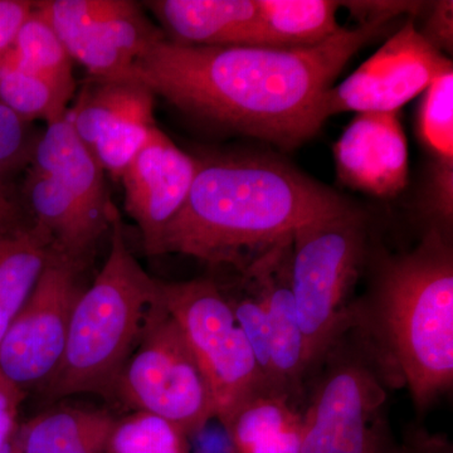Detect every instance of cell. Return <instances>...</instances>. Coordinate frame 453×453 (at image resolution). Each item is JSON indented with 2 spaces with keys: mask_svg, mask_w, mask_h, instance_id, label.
Segmentation results:
<instances>
[{
  "mask_svg": "<svg viewBox=\"0 0 453 453\" xmlns=\"http://www.w3.org/2000/svg\"><path fill=\"white\" fill-rule=\"evenodd\" d=\"M389 23L342 27L303 49L195 46L163 35L134 62L133 77L183 112L294 149L321 129L324 95Z\"/></svg>",
  "mask_w": 453,
  "mask_h": 453,
  "instance_id": "1",
  "label": "cell"
},
{
  "mask_svg": "<svg viewBox=\"0 0 453 453\" xmlns=\"http://www.w3.org/2000/svg\"><path fill=\"white\" fill-rule=\"evenodd\" d=\"M350 208L338 193L275 157L199 160L186 204L164 232L160 256L179 253L241 271L301 226Z\"/></svg>",
  "mask_w": 453,
  "mask_h": 453,
  "instance_id": "2",
  "label": "cell"
},
{
  "mask_svg": "<svg viewBox=\"0 0 453 453\" xmlns=\"http://www.w3.org/2000/svg\"><path fill=\"white\" fill-rule=\"evenodd\" d=\"M372 258L371 286L349 318L392 389L407 388L425 416L453 387L451 237L434 225L411 251Z\"/></svg>",
  "mask_w": 453,
  "mask_h": 453,
  "instance_id": "3",
  "label": "cell"
},
{
  "mask_svg": "<svg viewBox=\"0 0 453 453\" xmlns=\"http://www.w3.org/2000/svg\"><path fill=\"white\" fill-rule=\"evenodd\" d=\"M157 291L159 280L149 276L127 249L120 211H116L109 257L76 301L61 363L44 384L47 398L111 395Z\"/></svg>",
  "mask_w": 453,
  "mask_h": 453,
  "instance_id": "4",
  "label": "cell"
},
{
  "mask_svg": "<svg viewBox=\"0 0 453 453\" xmlns=\"http://www.w3.org/2000/svg\"><path fill=\"white\" fill-rule=\"evenodd\" d=\"M392 389L368 340L349 323L310 375L300 453H384L395 445Z\"/></svg>",
  "mask_w": 453,
  "mask_h": 453,
  "instance_id": "5",
  "label": "cell"
},
{
  "mask_svg": "<svg viewBox=\"0 0 453 453\" xmlns=\"http://www.w3.org/2000/svg\"><path fill=\"white\" fill-rule=\"evenodd\" d=\"M368 256V226L353 207L292 234L291 283L303 334L305 386L349 323L354 288Z\"/></svg>",
  "mask_w": 453,
  "mask_h": 453,
  "instance_id": "6",
  "label": "cell"
},
{
  "mask_svg": "<svg viewBox=\"0 0 453 453\" xmlns=\"http://www.w3.org/2000/svg\"><path fill=\"white\" fill-rule=\"evenodd\" d=\"M159 299L186 338L226 427L244 402L268 388L225 292L211 279L159 281Z\"/></svg>",
  "mask_w": 453,
  "mask_h": 453,
  "instance_id": "7",
  "label": "cell"
},
{
  "mask_svg": "<svg viewBox=\"0 0 453 453\" xmlns=\"http://www.w3.org/2000/svg\"><path fill=\"white\" fill-rule=\"evenodd\" d=\"M136 344L113 389L124 403L173 423L188 437L216 418L207 381L159 291Z\"/></svg>",
  "mask_w": 453,
  "mask_h": 453,
  "instance_id": "8",
  "label": "cell"
},
{
  "mask_svg": "<svg viewBox=\"0 0 453 453\" xmlns=\"http://www.w3.org/2000/svg\"><path fill=\"white\" fill-rule=\"evenodd\" d=\"M81 271L55 253L9 326L0 344V372L20 388L43 386L58 368L71 316L82 294Z\"/></svg>",
  "mask_w": 453,
  "mask_h": 453,
  "instance_id": "9",
  "label": "cell"
},
{
  "mask_svg": "<svg viewBox=\"0 0 453 453\" xmlns=\"http://www.w3.org/2000/svg\"><path fill=\"white\" fill-rule=\"evenodd\" d=\"M451 68V59L410 19L344 81L327 89L321 115L326 121L342 112L396 113Z\"/></svg>",
  "mask_w": 453,
  "mask_h": 453,
  "instance_id": "10",
  "label": "cell"
},
{
  "mask_svg": "<svg viewBox=\"0 0 453 453\" xmlns=\"http://www.w3.org/2000/svg\"><path fill=\"white\" fill-rule=\"evenodd\" d=\"M199 159L184 153L155 125L121 181L125 210L142 232L148 256H160L164 232L177 217L192 189Z\"/></svg>",
  "mask_w": 453,
  "mask_h": 453,
  "instance_id": "11",
  "label": "cell"
},
{
  "mask_svg": "<svg viewBox=\"0 0 453 453\" xmlns=\"http://www.w3.org/2000/svg\"><path fill=\"white\" fill-rule=\"evenodd\" d=\"M292 235L259 253L240 271L251 277L266 311L273 390L303 405V342L291 283Z\"/></svg>",
  "mask_w": 453,
  "mask_h": 453,
  "instance_id": "12",
  "label": "cell"
},
{
  "mask_svg": "<svg viewBox=\"0 0 453 453\" xmlns=\"http://www.w3.org/2000/svg\"><path fill=\"white\" fill-rule=\"evenodd\" d=\"M336 173L345 186L393 198L410 175L407 138L396 113H357L334 145Z\"/></svg>",
  "mask_w": 453,
  "mask_h": 453,
  "instance_id": "13",
  "label": "cell"
},
{
  "mask_svg": "<svg viewBox=\"0 0 453 453\" xmlns=\"http://www.w3.org/2000/svg\"><path fill=\"white\" fill-rule=\"evenodd\" d=\"M145 5L179 43L268 47L256 0H154Z\"/></svg>",
  "mask_w": 453,
  "mask_h": 453,
  "instance_id": "14",
  "label": "cell"
},
{
  "mask_svg": "<svg viewBox=\"0 0 453 453\" xmlns=\"http://www.w3.org/2000/svg\"><path fill=\"white\" fill-rule=\"evenodd\" d=\"M31 166L64 188L104 231L111 229L118 208L110 199L104 170L65 116L40 136Z\"/></svg>",
  "mask_w": 453,
  "mask_h": 453,
  "instance_id": "15",
  "label": "cell"
},
{
  "mask_svg": "<svg viewBox=\"0 0 453 453\" xmlns=\"http://www.w3.org/2000/svg\"><path fill=\"white\" fill-rule=\"evenodd\" d=\"M122 4L124 0H49L43 4V14L71 58L88 68L92 77L135 79L133 62L113 49L100 27V20Z\"/></svg>",
  "mask_w": 453,
  "mask_h": 453,
  "instance_id": "16",
  "label": "cell"
},
{
  "mask_svg": "<svg viewBox=\"0 0 453 453\" xmlns=\"http://www.w3.org/2000/svg\"><path fill=\"white\" fill-rule=\"evenodd\" d=\"M22 198L32 222L50 235L53 251L83 270L106 231L64 188L33 166L23 183Z\"/></svg>",
  "mask_w": 453,
  "mask_h": 453,
  "instance_id": "17",
  "label": "cell"
},
{
  "mask_svg": "<svg viewBox=\"0 0 453 453\" xmlns=\"http://www.w3.org/2000/svg\"><path fill=\"white\" fill-rule=\"evenodd\" d=\"M303 405L265 389L244 402L225 429L234 453H300Z\"/></svg>",
  "mask_w": 453,
  "mask_h": 453,
  "instance_id": "18",
  "label": "cell"
},
{
  "mask_svg": "<svg viewBox=\"0 0 453 453\" xmlns=\"http://www.w3.org/2000/svg\"><path fill=\"white\" fill-rule=\"evenodd\" d=\"M116 419L103 411H49L19 428L23 453H110Z\"/></svg>",
  "mask_w": 453,
  "mask_h": 453,
  "instance_id": "19",
  "label": "cell"
},
{
  "mask_svg": "<svg viewBox=\"0 0 453 453\" xmlns=\"http://www.w3.org/2000/svg\"><path fill=\"white\" fill-rule=\"evenodd\" d=\"M154 112V94L136 79L89 80L65 118L83 144L92 146L105 131L130 116Z\"/></svg>",
  "mask_w": 453,
  "mask_h": 453,
  "instance_id": "20",
  "label": "cell"
},
{
  "mask_svg": "<svg viewBox=\"0 0 453 453\" xmlns=\"http://www.w3.org/2000/svg\"><path fill=\"white\" fill-rule=\"evenodd\" d=\"M55 253L50 235L35 223L0 238V344Z\"/></svg>",
  "mask_w": 453,
  "mask_h": 453,
  "instance_id": "21",
  "label": "cell"
},
{
  "mask_svg": "<svg viewBox=\"0 0 453 453\" xmlns=\"http://www.w3.org/2000/svg\"><path fill=\"white\" fill-rule=\"evenodd\" d=\"M267 46L303 49L334 37L339 26L335 0H256Z\"/></svg>",
  "mask_w": 453,
  "mask_h": 453,
  "instance_id": "22",
  "label": "cell"
},
{
  "mask_svg": "<svg viewBox=\"0 0 453 453\" xmlns=\"http://www.w3.org/2000/svg\"><path fill=\"white\" fill-rule=\"evenodd\" d=\"M2 62L11 67L35 74L73 96L76 83L73 58L47 18L35 7L18 33L12 49Z\"/></svg>",
  "mask_w": 453,
  "mask_h": 453,
  "instance_id": "23",
  "label": "cell"
},
{
  "mask_svg": "<svg viewBox=\"0 0 453 453\" xmlns=\"http://www.w3.org/2000/svg\"><path fill=\"white\" fill-rule=\"evenodd\" d=\"M71 98L46 80L0 62V103L22 120H62Z\"/></svg>",
  "mask_w": 453,
  "mask_h": 453,
  "instance_id": "24",
  "label": "cell"
},
{
  "mask_svg": "<svg viewBox=\"0 0 453 453\" xmlns=\"http://www.w3.org/2000/svg\"><path fill=\"white\" fill-rule=\"evenodd\" d=\"M418 134L434 165H453V68L441 73L423 92Z\"/></svg>",
  "mask_w": 453,
  "mask_h": 453,
  "instance_id": "25",
  "label": "cell"
},
{
  "mask_svg": "<svg viewBox=\"0 0 453 453\" xmlns=\"http://www.w3.org/2000/svg\"><path fill=\"white\" fill-rule=\"evenodd\" d=\"M188 438L173 423L136 411L116 419L110 453H190Z\"/></svg>",
  "mask_w": 453,
  "mask_h": 453,
  "instance_id": "26",
  "label": "cell"
},
{
  "mask_svg": "<svg viewBox=\"0 0 453 453\" xmlns=\"http://www.w3.org/2000/svg\"><path fill=\"white\" fill-rule=\"evenodd\" d=\"M154 127V112L130 116L105 131L92 146L91 153L103 170L109 172L112 178L120 179L144 148Z\"/></svg>",
  "mask_w": 453,
  "mask_h": 453,
  "instance_id": "27",
  "label": "cell"
},
{
  "mask_svg": "<svg viewBox=\"0 0 453 453\" xmlns=\"http://www.w3.org/2000/svg\"><path fill=\"white\" fill-rule=\"evenodd\" d=\"M241 273L240 294L234 297L225 295L234 311L235 321L249 340L268 389L273 390V368H271L270 338L266 311L255 282L246 273Z\"/></svg>",
  "mask_w": 453,
  "mask_h": 453,
  "instance_id": "28",
  "label": "cell"
},
{
  "mask_svg": "<svg viewBox=\"0 0 453 453\" xmlns=\"http://www.w3.org/2000/svg\"><path fill=\"white\" fill-rule=\"evenodd\" d=\"M38 139L31 122L22 120L0 103V181L8 183L11 175L31 165Z\"/></svg>",
  "mask_w": 453,
  "mask_h": 453,
  "instance_id": "29",
  "label": "cell"
},
{
  "mask_svg": "<svg viewBox=\"0 0 453 453\" xmlns=\"http://www.w3.org/2000/svg\"><path fill=\"white\" fill-rule=\"evenodd\" d=\"M340 7H345L350 11L351 16L363 23L375 22V20H386L392 22L395 18L402 14L417 16L421 14L426 8V3L422 2H340Z\"/></svg>",
  "mask_w": 453,
  "mask_h": 453,
  "instance_id": "30",
  "label": "cell"
},
{
  "mask_svg": "<svg viewBox=\"0 0 453 453\" xmlns=\"http://www.w3.org/2000/svg\"><path fill=\"white\" fill-rule=\"evenodd\" d=\"M421 35L441 53H452L453 49V3L442 0L429 8L427 19Z\"/></svg>",
  "mask_w": 453,
  "mask_h": 453,
  "instance_id": "31",
  "label": "cell"
},
{
  "mask_svg": "<svg viewBox=\"0 0 453 453\" xmlns=\"http://www.w3.org/2000/svg\"><path fill=\"white\" fill-rule=\"evenodd\" d=\"M33 225L22 196L8 183L0 181V238L25 231Z\"/></svg>",
  "mask_w": 453,
  "mask_h": 453,
  "instance_id": "32",
  "label": "cell"
},
{
  "mask_svg": "<svg viewBox=\"0 0 453 453\" xmlns=\"http://www.w3.org/2000/svg\"><path fill=\"white\" fill-rule=\"evenodd\" d=\"M35 9V2L0 0V52L13 46L18 33Z\"/></svg>",
  "mask_w": 453,
  "mask_h": 453,
  "instance_id": "33",
  "label": "cell"
},
{
  "mask_svg": "<svg viewBox=\"0 0 453 453\" xmlns=\"http://www.w3.org/2000/svg\"><path fill=\"white\" fill-rule=\"evenodd\" d=\"M25 390L0 372V451L17 429L19 405Z\"/></svg>",
  "mask_w": 453,
  "mask_h": 453,
  "instance_id": "34",
  "label": "cell"
},
{
  "mask_svg": "<svg viewBox=\"0 0 453 453\" xmlns=\"http://www.w3.org/2000/svg\"><path fill=\"white\" fill-rule=\"evenodd\" d=\"M417 453H453L451 441L445 434H431L427 429L414 426L408 428Z\"/></svg>",
  "mask_w": 453,
  "mask_h": 453,
  "instance_id": "35",
  "label": "cell"
},
{
  "mask_svg": "<svg viewBox=\"0 0 453 453\" xmlns=\"http://www.w3.org/2000/svg\"><path fill=\"white\" fill-rule=\"evenodd\" d=\"M384 453H417L416 447H414V443L412 441V437H411L410 432H405L403 441L402 442H396L392 449H389L388 451Z\"/></svg>",
  "mask_w": 453,
  "mask_h": 453,
  "instance_id": "36",
  "label": "cell"
},
{
  "mask_svg": "<svg viewBox=\"0 0 453 453\" xmlns=\"http://www.w3.org/2000/svg\"><path fill=\"white\" fill-rule=\"evenodd\" d=\"M0 453H23L22 443H20L19 428L16 429L12 437L9 438L5 446Z\"/></svg>",
  "mask_w": 453,
  "mask_h": 453,
  "instance_id": "37",
  "label": "cell"
},
{
  "mask_svg": "<svg viewBox=\"0 0 453 453\" xmlns=\"http://www.w3.org/2000/svg\"><path fill=\"white\" fill-rule=\"evenodd\" d=\"M2 58H3V53L0 52V62H2Z\"/></svg>",
  "mask_w": 453,
  "mask_h": 453,
  "instance_id": "38",
  "label": "cell"
}]
</instances>
